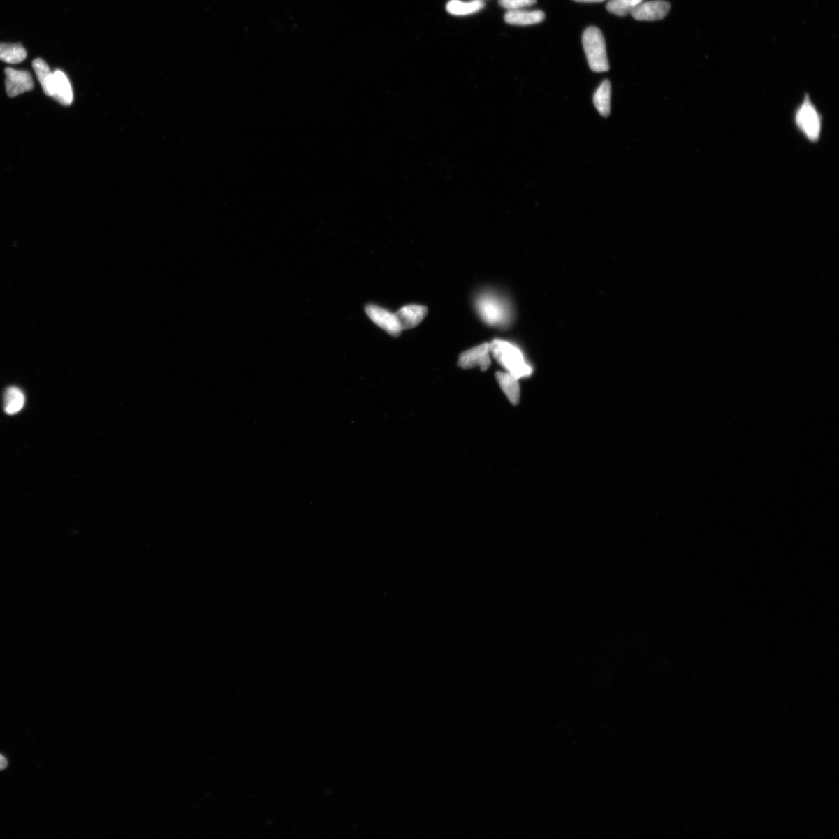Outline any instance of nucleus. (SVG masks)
I'll use <instances>...</instances> for the list:
<instances>
[{"instance_id": "obj_1", "label": "nucleus", "mask_w": 839, "mask_h": 839, "mask_svg": "<svg viewBox=\"0 0 839 839\" xmlns=\"http://www.w3.org/2000/svg\"><path fill=\"white\" fill-rule=\"evenodd\" d=\"M490 346L492 356L512 375L518 379L531 376L532 367L518 346L501 339L493 340Z\"/></svg>"}, {"instance_id": "obj_2", "label": "nucleus", "mask_w": 839, "mask_h": 839, "mask_svg": "<svg viewBox=\"0 0 839 839\" xmlns=\"http://www.w3.org/2000/svg\"><path fill=\"white\" fill-rule=\"evenodd\" d=\"M582 43H583L589 67L592 71L595 73L608 71L609 62L606 41L598 27H588L582 36Z\"/></svg>"}, {"instance_id": "obj_3", "label": "nucleus", "mask_w": 839, "mask_h": 839, "mask_svg": "<svg viewBox=\"0 0 839 839\" xmlns=\"http://www.w3.org/2000/svg\"><path fill=\"white\" fill-rule=\"evenodd\" d=\"M796 127L810 143L819 141L822 131V117L809 95H806L794 114Z\"/></svg>"}, {"instance_id": "obj_4", "label": "nucleus", "mask_w": 839, "mask_h": 839, "mask_svg": "<svg viewBox=\"0 0 839 839\" xmlns=\"http://www.w3.org/2000/svg\"><path fill=\"white\" fill-rule=\"evenodd\" d=\"M476 307L483 321L491 326L504 327L510 320V311L497 298L483 296L476 301Z\"/></svg>"}, {"instance_id": "obj_5", "label": "nucleus", "mask_w": 839, "mask_h": 839, "mask_svg": "<svg viewBox=\"0 0 839 839\" xmlns=\"http://www.w3.org/2000/svg\"><path fill=\"white\" fill-rule=\"evenodd\" d=\"M490 355V343H483L462 353L458 365L464 370L479 367L481 371H486L491 364Z\"/></svg>"}, {"instance_id": "obj_6", "label": "nucleus", "mask_w": 839, "mask_h": 839, "mask_svg": "<svg viewBox=\"0 0 839 839\" xmlns=\"http://www.w3.org/2000/svg\"><path fill=\"white\" fill-rule=\"evenodd\" d=\"M5 75L6 94L10 98H16L20 94L31 92L34 88L32 76L29 72L6 68Z\"/></svg>"}, {"instance_id": "obj_7", "label": "nucleus", "mask_w": 839, "mask_h": 839, "mask_svg": "<svg viewBox=\"0 0 839 839\" xmlns=\"http://www.w3.org/2000/svg\"><path fill=\"white\" fill-rule=\"evenodd\" d=\"M366 314L373 323L393 337H398L402 330L396 314L376 305H367Z\"/></svg>"}, {"instance_id": "obj_8", "label": "nucleus", "mask_w": 839, "mask_h": 839, "mask_svg": "<svg viewBox=\"0 0 839 839\" xmlns=\"http://www.w3.org/2000/svg\"><path fill=\"white\" fill-rule=\"evenodd\" d=\"M670 9L669 3L664 1V0H654V1L641 3L631 13V15L637 20L653 22V20H662L666 17Z\"/></svg>"}, {"instance_id": "obj_9", "label": "nucleus", "mask_w": 839, "mask_h": 839, "mask_svg": "<svg viewBox=\"0 0 839 839\" xmlns=\"http://www.w3.org/2000/svg\"><path fill=\"white\" fill-rule=\"evenodd\" d=\"M428 309L421 305H407L396 314L402 330L412 329L418 326L428 314Z\"/></svg>"}, {"instance_id": "obj_10", "label": "nucleus", "mask_w": 839, "mask_h": 839, "mask_svg": "<svg viewBox=\"0 0 839 839\" xmlns=\"http://www.w3.org/2000/svg\"><path fill=\"white\" fill-rule=\"evenodd\" d=\"M52 98L61 105H71L73 101V89L66 74L61 71L54 72V89Z\"/></svg>"}, {"instance_id": "obj_11", "label": "nucleus", "mask_w": 839, "mask_h": 839, "mask_svg": "<svg viewBox=\"0 0 839 839\" xmlns=\"http://www.w3.org/2000/svg\"><path fill=\"white\" fill-rule=\"evenodd\" d=\"M545 17V13L540 10H511L506 13L504 20L509 24L526 26L543 22Z\"/></svg>"}, {"instance_id": "obj_12", "label": "nucleus", "mask_w": 839, "mask_h": 839, "mask_svg": "<svg viewBox=\"0 0 839 839\" xmlns=\"http://www.w3.org/2000/svg\"><path fill=\"white\" fill-rule=\"evenodd\" d=\"M496 378L497 383L511 404H518L520 400L518 379L509 372H498L496 373Z\"/></svg>"}, {"instance_id": "obj_13", "label": "nucleus", "mask_w": 839, "mask_h": 839, "mask_svg": "<svg viewBox=\"0 0 839 839\" xmlns=\"http://www.w3.org/2000/svg\"><path fill=\"white\" fill-rule=\"evenodd\" d=\"M32 66L43 92L47 96H52V98L54 73L51 71L50 66H48L46 62L41 59H34Z\"/></svg>"}, {"instance_id": "obj_14", "label": "nucleus", "mask_w": 839, "mask_h": 839, "mask_svg": "<svg viewBox=\"0 0 839 839\" xmlns=\"http://www.w3.org/2000/svg\"><path fill=\"white\" fill-rule=\"evenodd\" d=\"M594 105L596 109L598 110L599 114L603 117H608L610 115V105H611V83L608 80H605L601 82L593 98Z\"/></svg>"}, {"instance_id": "obj_15", "label": "nucleus", "mask_w": 839, "mask_h": 839, "mask_svg": "<svg viewBox=\"0 0 839 839\" xmlns=\"http://www.w3.org/2000/svg\"><path fill=\"white\" fill-rule=\"evenodd\" d=\"M25 404L24 394L19 388L9 387L4 395V411L13 415L22 410Z\"/></svg>"}, {"instance_id": "obj_16", "label": "nucleus", "mask_w": 839, "mask_h": 839, "mask_svg": "<svg viewBox=\"0 0 839 839\" xmlns=\"http://www.w3.org/2000/svg\"><path fill=\"white\" fill-rule=\"evenodd\" d=\"M484 6L483 0H474L469 3H464L460 0H450L446 6V10L450 15L466 16L481 10Z\"/></svg>"}, {"instance_id": "obj_17", "label": "nucleus", "mask_w": 839, "mask_h": 839, "mask_svg": "<svg viewBox=\"0 0 839 839\" xmlns=\"http://www.w3.org/2000/svg\"><path fill=\"white\" fill-rule=\"evenodd\" d=\"M26 58L27 52L22 44L0 43V61L17 64Z\"/></svg>"}, {"instance_id": "obj_18", "label": "nucleus", "mask_w": 839, "mask_h": 839, "mask_svg": "<svg viewBox=\"0 0 839 839\" xmlns=\"http://www.w3.org/2000/svg\"><path fill=\"white\" fill-rule=\"evenodd\" d=\"M644 0H609L606 5L608 12L619 17L631 15Z\"/></svg>"}, {"instance_id": "obj_19", "label": "nucleus", "mask_w": 839, "mask_h": 839, "mask_svg": "<svg viewBox=\"0 0 839 839\" xmlns=\"http://www.w3.org/2000/svg\"><path fill=\"white\" fill-rule=\"evenodd\" d=\"M536 3L537 0H499V4L509 11L523 10Z\"/></svg>"}, {"instance_id": "obj_20", "label": "nucleus", "mask_w": 839, "mask_h": 839, "mask_svg": "<svg viewBox=\"0 0 839 839\" xmlns=\"http://www.w3.org/2000/svg\"><path fill=\"white\" fill-rule=\"evenodd\" d=\"M8 760H6V759L3 757V755L0 754V771H3V769H5L6 767H8Z\"/></svg>"}, {"instance_id": "obj_21", "label": "nucleus", "mask_w": 839, "mask_h": 839, "mask_svg": "<svg viewBox=\"0 0 839 839\" xmlns=\"http://www.w3.org/2000/svg\"><path fill=\"white\" fill-rule=\"evenodd\" d=\"M574 1L578 3H601L605 1V0H574Z\"/></svg>"}]
</instances>
